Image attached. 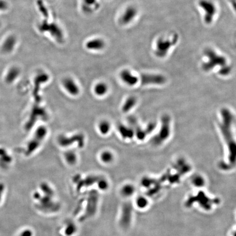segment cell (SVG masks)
Masks as SVG:
<instances>
[{
    "label": "cell",
    "mask_w": 236,
    "mask_h": 236,
    "mask_svg": "<svg viewBox=\"0 0 236 236\" xmlns=\"http://www.w3.org/2000/svg\"><path fill=\"white\" fill-rule=\"evenodd\" d=\"M221 113L222 120L220 128L226 143L228 146L230 161L234 163L236 157V144L233 137L231 128L232 124V114L227 109H222Z\"/></svg>",
    "instance_id": "cell-1"
},
{
    "label": "cell",
    "mask_w": 236,
    "mask_h": 236,
    "mask_svg": "<svg viewBox=\"0 0 236 236\" xmlns=\"http://www.w3.org/2000/svg\"><path fill=\"white\" fill-rule=\"evenodd\" d=\"M204 54L208 58L207 62L202 64V69L204 71L208 72L217 66L222 67L227 64L226 58L218 54L214 51L211 48H207L204 51Z\"/></svg>",
    "instance_id": "cell-2"
},
{
    "label": "cell",
    "mask_w": 236,
    "mask_h": 236,
    "mask_svg": "<svg viewBox=\"0 0 236 236\" xmlns=\"http://www.w3.org/2000/svg\"><path fill=\"white\" fill-rule=\"evenodd\" d=\"M38 29L40 32L49 33L58 42L61 43L64 40L62 30L56 22H50L47 19H44L38 24Z\"/></svg>",
    "instance_id": "cell-3"
},
{
    "label": "cell",
    "mask_w": 236,
    "mask_h": 236,
    "mask_svg": "<svg viewBox=\"0 0 236 236\" xmlns=\"http://www.w3.org/2000/svg\"><path fill=\"white\" fill-rule=\"evenodd\" d=\"M178 39V35L176 33L173 35L171 39H164L163 38H159L156 42V49L155 51V54L156 56L160 58L166 56L171 48L177 43Z\"/></svg>",
    "instance_id": "cell-4"
},
{
    "label": "cell",
    "mask_w": 236,
    "mask_h": 236,
    "mask_svg": "<svg viewBox=\"0 0 236 236\" xmlns=\"http://www.w3.org/2000/svg\"><path fill=\"white\" fill-rule=\"evenodd\" d=\"M170 134V118L167 115H164L161 118V125L159 132L152 139L153 144L156 146L161 145L168 138Z\"/></svg>",
    "instance_id": "cell-5"
},
{
    "label": "cell",
    "mask_w": 236,
    "mask_h": 236,
    "mask_svg": "<svg viewBox=\"0 0 236 236\" xmlns=\"http://www.w3.org/2000/svg\"><path fill=\"white\" fill-rule=\"evenodd\" d=\"M198 5L204 12V22L208 25L211 24L217 13V7L215 5L209 0H200Z\"/></svg>",
    "instance_id": "cell-6"
},
{
    "label": "cell",
    "mask_w": 236,
    "mask_h": 236,
    "mask_svg": "<svg viewBox=\"0 0 236 236\" xmlns=\"http://www.w3.org/2000/svg\"><path fill=\"white\" fill-rule=\"evenodd\" d=\"M141 83L143 85H162L166 82L165 77L157 74H143L141 77Z\"/></svg>",
    "instance_id": "cell-7"
},
{
    "label": "cell",
    "mask_w": 236,
    "mask_h": 236,
    "mask_svg": "<svg viewBox=\"0 0 236 236\" xmlns=\"http://www.w3.org/2000/svg\"><path fill=\"white\" fill-rule=\"evenodd\" d=\"M62 85L66 92L72 96H77L80 92L79 86L71 78L64 79L62 81Z\"/></svg>",
    "instance_id": "cell-8"
},
{
    "label": "cell",
    "mask_w": 236,
    "mask_h": 236,
    "mask_svg": "<svg viewBox=\"0 0 236 236\" xmlns=\"http://www.w3.org/2000/svg\"><path fill=\"white\" fill-rule=\"evenodd\" d=\"M137 14V9L134 6H129L123 12L120 19V23L127 25L132 22Z\"/></svg>",
    "instance_id": "cell-9"
},
{
    "label": "cell",
    "mask_w": 236,
    "mask_h": 236,
    "mask_svg": "<svg viewBox=\"0 0 236 236\" xmlns=\"http://www.w3.org/2000/svg\"><path fill=\"white\" fill-rule=\"evenodd\" d=\"M105 46V42L101 38H96L88 40L85 43L86 48L93 51H100L103 50Z\"/></svg>",
    "instance_id": "cell-10"
},
{
    "label": "cell",
    "mask_w": 236,
    "mask_h": 236,
    "mask_svg": "<svg viewBox=\"0 0 236 236\" xmlns=\"http://www.w3.org/2000/svg\"><path fill=\"white\" fill-rule=\"evenodd\" d=\"M120 77L123 83L128 86H134L139 80L138 77L134 75L128 69L123 70L120 72Z\"/></svg>",
    "instance_id": "cell-11"
},
{
    "label": "cell",
    "mask_w": 236,
    "mask_h": 236,
    "mask_svg": "<svg viewBox=\"0 0 236 236\" xmlns=\"http://www.w3.org/2000/svg\"><path fill=\"white\" fill-rule=\"evenodd\" d=\"M17 42V39L16 37L13 35H11L8 37L6 40H4V43L2 45V51L4 53H9L14 50Z\"/></svg>",
    "instance_id": "cell-12"
},
{
    "label": "cell",
    "mask_w": 236,
    "mask_h": 236,
    "mask_svg": "<svg viewBox=\"0 0 236 236\" xmlns=\"http://www.w3.org/2000/svg\"><path fill=\"white\" fill-rule=\"evenodd\" d=\"M97 0H83L82 9L85 13H91L100 7Z\"/></svg>",
    "instance_id": "cell-13"
},
{
    "label": "cell",
    "mask_w": 236,
    "mask_h": 236,
    "mask_svg": "<svg viewBox=\"0 0 236 236\" xmlns=\"http://www.w3.org/2000/svg\"><path fill=\"white\" fill-rule=\"evenodd\" d=\"M108 90V85L104 82H98L95 85L94 87V92L98 97H102L105 95Z\"/></svg>",
    "instance_id": "cell-14"
},
{
    "label": "cell",
    "mask_w": 236,
    "mask_h": 236,
    "mask_svg": "<svg viewBox=\"0 0 236 236\" xmlns=\"http://www.w3.org/2000/svg\"><path fill=\"white\" fill-rule=\"evenodd\" d=\"M137 100L134 96H130L127 98L126 101L123 103L122 110L123 112H128L131 110L136 105Z\"/></svg>",
    "instance_id": "cell-15"
},
{
    "label": "cell",
    "mask_w": 236,
    "mask_h": 236,
    "mask_svg": "<svg viewBox=\"0 0 236 236\" xmlns=\"http://www.w3.org/2000/svg\"><path fill=\"white\" fill-rule=\"evenodd\" d=\"M119 130L121 136L124 138H132L134 135V131L131 128L124 125H121L119 126Z\"/></svg>",
    "instance_id": "cell-16"
},
{
    "label": "cell",
    "mask_w": 236,
    "mask_h": 236,
    "mask_svg": "<svg viewBox=\"0 0 236 236\" xmlns=\"http://www.w3.org/2000/svg\"><path fill=\"white\" fill-rule=\"evenodd\" d=\"M135 188L131 184H126L124 185L121 189V194L125 197H130L134 194Z\"/></svg>",
    "instance_id": "cell-17"
},
{
    "label": "cell",
    "mask_w": 236,
    "mask_h": 236,
    "mask_svg": "<svg viewBox=\"0 0 236 236\" xmlns=\"http://www.w3.org/2000/svg\"><path fill=\"white\" fill-rule=\"evenodd\" d=\"M36 4L38 11L40 12V14L43 16L44 19L48 20L49 17V14L47 8L46 7L43 1L37 0Z\"/></svg>",
    "instance_id": "cell-18"
},
{
    "label": "cell",
    "mask_w": 236,
    "mask_h": 236,
    "mask_svg": "<svg viewBox=\"0 0 236 236\" xmlns=\"http://www.w3.org/2000/svg\"><path fill=\"white\" fill-rule=\"evenodd\" d=\"M98 128L101 134H107L110 130V125L107 121H102L98 124Z\"/></svg>",
    "instance_id": "cell-19"
},
{
    "label": "cell",
    "mask_w": 236,
    "mask_h": 236,
    "mask_svg": "<svg viewBox=\"0 0 236 236\" xmlns=\"http://www.w3.org/2000/svg\"><path fill=\"white\" fill-rule=\"evenodd\" d=\"M100 159L105 164H110L114 159L113 154L108 151H104L100 155Z\"/></svg>",
    "instance_id": "cell-20"
},
{
    "label": "cell",
    "mask_w": 236,
    "mask_h": 236,
    "mask_svg": "<svg viewBox=\"0 0 236 236\" xmlns=\"http://www.w3.org/2000/svg\"><path fill=\"white\" fill-rule=\"evenodd\" d=\"M191 181L193 185L197 188L202 187L205 184L204 179L200 175H196L193 177Z\"/></svg>",
    "instance_id": "cell-21"
},
{
    "label": "cell",
    "mask_w": 236,
    "mask_h": 236,
    "mask_svg": "<svg viewBox=\"0 0 236 236\" xmlns=\"http://www.w3.org/2000/svg\"><path fill=\"white\" fill-rule=\"evenodd\" d=\"M137 206L141 209L145 208L148 205V200L143 196H139L136 201Z\"/></svg>",
    "instance_id": "cell-22"
},
{
    "label": "cell",
    "mask_w": 236,
    "mask_h": 236,
    "mask_svg": "<svg viewBox=\"0 0 236 236\" xmlns=\"http://www.w3.org/2000/svg\"><path fill=\"white\" fill-rule=\"evenodd\" d=\"M76 230L77 227L76 225L73 222H68V224L66 228V235L67 236H71L76 232Z\"/></svg>",
    "instance_id": "cell-23"
},
{
    "label": "cell",
    "mask_w": 236,
    "mask_h": 236,
    "mask_svg": "<svg viewBox=\"0 0 236 236\" xmlns=\"http://www.w3.org/2000/svg\"><path fill=\"white\" fill-rule=\"evenodd\" d=\"M66 159L69 164L73 165L76 162L77 157L74 153H67L66 154Z\"/></svg>",
    "instance_id": "cell-24"
},
{
    "label": "cell",
    "mask_w": 236,
    "mask_h": 236,
    "mask_svg": "<svg viewBox=\"0 0 236 236\" xmlns=\"http://www.w3.org/2000/svg\"><path fill=\"white\" fill-rule=\"evenodd\" d=\"M231 67L230 66L227 65L226 64L225 65L221 67L220 69L219 70V73L222 76H227L231 72Z\"/></svg>",
    "instance_id": "cell-25"
},
{
    "label": "cell",
    "mask_w": 236,
    "mask_h": 236,
    "mask_svg": "<svg viewBox=\"0 0 236 236\" xmlns=\"http://www.w3.org/2000/svg\"><path fill=\"white\" fill-rule=\"evenodd\" d=\"M98 186L100 190H106L108 189L109 184L106 180L104 179H100V180L98 182Z\"/></svg>",
    "instance_id": "cell-26"
},
{
    "label": "cell",
    "mask_w": 236,
    "mask_h": 236,
    "mask_svg": "<svg viewBox=\"0 0 236 236\" xmlns=\"http://www.w3.org/2000/svg\"><path fill=\"white\" fill-rule=\"evenodd\" d=\"M8 8V4L5 0H0V11L7 10Z\"/></svg>",
    "instance_id": "cell-27"
},
{
    "label": "cell",
    "mask_w": 236,
    "mask_h": 236,
    "mask_svg": "<svg viewBox=\"0 0 236 236\" xmlns=\"http://www.w3.org/2000/svg\"><path fill=\"white\" fill-rule=\"evenodd\" d=\"M156 127V125L155 123H150L148 126L147 127L145 131L147 132V134H150L152 131L155 129V128Z\"/></svg>",
    "instance_id": "cell-28"
},
{
    "label": "cell",
    "mask_w": 236,
    "mask_h": 236,
    "mask_svg": "<svg viewBox=\"0 0 236 236\" xmlns=\"http://www.w3.org/2000/svg\"><path fill=\"white\" fill-rule=\"evenodd\" d=\"M33 232L31 230L29 229H26L22 232L19 236H32Z\"/></svg>",
    "instance_id": "cell-29"
},
{
    "label": "cell",
    "mask_w": 236,
    "mask_h": 236,
    "mask_svg": "<svg viewBox=\"0 0 236 236\" xmlns=\"http://www.w3.org/2000/svg\"><path fill=\"white\" fill-rule=\"evenodd\" d=\"M4 190V185H2V184H0V200H1V196H2Z\"/></svg>",
    "instance_id": "cell-30"
},
{
    "label": "cell",
    "mask_w": 236,
    "mask_h": 236,
    "mask_svg": "<svg viewBox=\"0 0 236 236\" xmlns=\"http://www.w3.org/2000/svg\"><path fill=\"white\" fill-rule=\"evenodd\" d=\"M0 25H1V22H0Z\"/></svg>",
    "instance_id": "cell-31"
}]
</instances>
